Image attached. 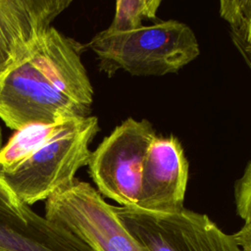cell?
<instances>
[{"instance_id":"cell-1","label":"cell","mask_w":251,"mask_h":251,"mask_svg":"<svg viewBox=\"0 0 251 251\" xmlns=\"http://www.w3.org/2000/svg\"><path fill=\"white\" fill-rule=\"evenodd\" d=\"M85 45L47 29L0 75V119L11 129L91 116L93 87L81 61Z\"/></svg>"},{"instance_id":"cell-2","label":"cell","mask_w":251,"mask_h":251,"mask_svg":"<svg viewBox=\"0 0 251 251\" xmlns=\"http://www.w3.org/2000/svg\"><path fill=\"white\" fill-rule=\"evenodd\" d=\"M99 130L95 116L16 130L0 150V179L28 206L46 200L88 165Z\"/></svg>"},{"instance_id":"cell-3","label":"cell","mask_w":251,"mask_h":251,"mask_svg":"<svg viewBox=\"0 0 251 251\" xmlns=\"http://www.w3.org/2000/svg\"><path fill=\"white\" fill-rule=\"evenodd\" d=\"M85 47L94 52L99 70L109 77L119 71L137 76L175 74L200 53L194 31L176 20L160 21L126 32L106 28Z\"/></svg>"},{"instance_id":"cell-4","label":"cell","mask_w":251,"mask_h":251,"mask_svg":"<svg viewBox=\"0 0 251 251\" xmlns=\"http://www.w3.org/2000/svg\"><path fill=\"white\" fill-rule=\"evenodd\" d=\"M157 136L152 124L131 117L117 126L91 152L88 173L98 192L120 206H137L143 163Z\"/></svg>"},{"instance_id":"cell-5","label":"cell","mask_w":251,"mask_h":251,"mask_svg":"<svg viewBox=\"0 0 251 251\" xmlns=\"http://www.w3.org/2000/svg\"><path fill=\"white\" fill-rule=\"evenodd\" d=\"M96 251H147L121 222L114 206L86 181L75 178L45 200V216Z\"/></svg>"},{"instance_id":"cell-6","label":"cell","mask_w":251,"mask_h":251,"mask_svg":"<svg viewBox=\"0 0 251 251\" xmlns=\"http://www.w3.org/2000/svg\"><path fill=\"white\" fill-rule=\"evenodd\" d=\"M188 169V161L178 138L157 135L143 163L135 209L163 215L183 210Z\"/></svg>"},{"instance_id":"cell-7","label":"cell","mask_w":251,"mask_h":251,"mask_svg":"<svg viewBox=\"0 0 251 251\" xmlns=\"http://www.w3.org/2000/svg\"><path fill=\"white\" fill-rule=\"evenodd\" d=\"M71 4V0H0V75Z\"/></svg>"},{"instance_id":"cell-8","label":"cell","mask_w":251,"mask_h":251,"mask_svg":"<svg viewBox=\"0 0 251 251\" xmlns=\"http://www.w3.org/2000/svg\"><path fill=\"white\" fill-rule=\"evenodd\" d=\"M156 216L176 251H244L232 234L224 232L205 214L184 208Z\"/></svg>"},{"instance_id":"cell-9","label":"cell","mask_w":251,"mask_h":251,"mask_svg":"<svg viewBox=\"0 0 251 251\" xmlns=\"http://www.w3.org/2000/svg\"><path fill=\"white\" fill-rule=\"evenodd\" d=\"M114 210L127 230L147 251H176L156 214L122 206H114Z\"/></svg>"},{"instance_id":"cell-10","label":"cell","mask_w":251,"mask_h":251,"mask_svg":"<svg viewBox=\"0 0 251 251\" xmlns=\"http://www.w3.org/2000/svg\"><path fill=\"white\" fill-rule=\"evenodd\" d=\"M219 12L228 25L233 45L251 72V0H223Z\"/></svg>"},{"instance_id":"cell-11","label":"cell","mask_w":251,"mask_h":251,"mask_svg":"<svg viewBox=\"0 0 251 251\" xmlns=\"http://www.w3.org/2000/svg\"><path fill=\"white\" fill-rule=\"evenodd\" d=\"M160 0H118L114 19L107 27L113 32H126L141 28L143 22L155 20Z\"/></svg>"},{"instance_id":"cell-12","label":"cell","mask_w":251,"mask_h":251,"mask_svg":"<svg viewBox=\"0 0 251 251\" xmlns=\"http://www.w3.org/2000/svg\"><path fill=\"white\" fill-rule=\"evenodd\" d=\"M234 202L236 213L243 220V226L232 236L244 251H251V160L235 181Z\"/></svg>"},{"instance_id":"cell-13","label":"cell","mask_w":251,"mask_h":251,"mask_svg":"<svg viewBox=\"0 0 251 251\" xmlns=\"http://www.w3.org/2000/svg\"><path fill=\"white\" fill-rule=\"evenodd\" d=\"M2 148V130H1V127H0V150Z\"/></svg>"}]
</instances>
